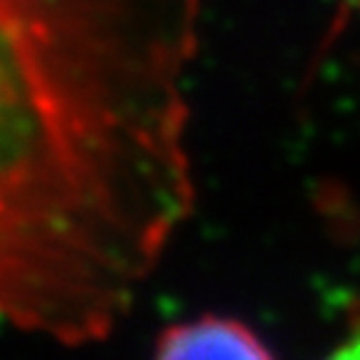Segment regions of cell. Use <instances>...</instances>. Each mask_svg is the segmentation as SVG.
Listing matches in <instances>:
<instances>
[{
	"instance_id": "3",
	"label": "cell",
	"mask_w": 360,
	"mask_h": 360,
	"mask_svg": "<svg viewBox=\"0 0 360 360\" xmlns=\"http://www.w3.org/2000/svg\"><path fill=\"white\" fill-rule=\"evenodd\" d=\"M358 3H360V0H358Z\"/></svg>"
},
{
	"instance_id": "2",
	"label": "cell",
	"mask_w": 360,
	"mask_h": 360,
	"mask_svg": "<svg viewBox=\"0 0 360 360\" xmlns=\"http://www.w3.org/2000/svg\"><path fill=\"white\" fill-rule=\"evenodd\" d=\"M153 355L163 360L180 358H253L268 360L273 350L240 318L202 313L191 321L163 328L153 343Z\"/></svg>"
},
{
	"instance_id": "1",
	"label": "cell",
	"mask_w": 360,
	"mask_h": 360,
	"mask_svg": "<svg viewBox=\"0 0 360 360\" xmlns=\"http://www.w3.org/2000/svg\"><path fill=\"white\" fill-rule=\"evenodd\" d=\"M202 0H0V326L103 343L195 210Z\"/></svg>"
}]
</instances>
